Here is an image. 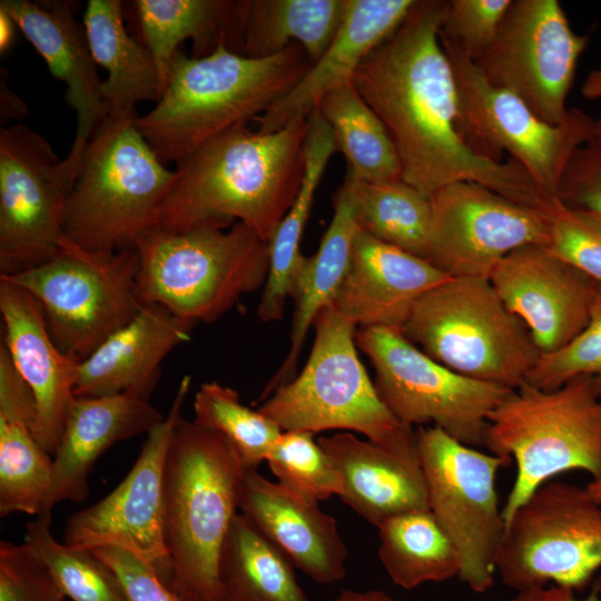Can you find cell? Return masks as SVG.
<instances>
[{
	"instance_id": "cell-1",
	"label": "cell",
	"mask_w": 601,
	"mask_h": 601,
	"mask_svg": "<svg viewBox=\"0 0 601 601\" xmlns=\"http://www.w3.org/2000/svg\"><path fill=\"white\" fill-rule=\"evenodd\" d=\"M446 9L444 0H416L363 60L352 83L385 125L403 181L428 197L453 183L472 181L543 209L548 201L520 165L480 156L461 135L455 78L440 36Z\"/></svg>"
},
{
	"instance_id": "cell-2",
	"label": "cell",
	"mask_w": 601,
	"mask_h": 601,
	"mask_svg": "<svg viewBox=\"0 0 601 601\" xmlns=\"http://www.w3.org/2000/svg\"><path fill=\"white\" fill-rule=\"evenodd\" d=\"M307 130L308 118L273 132L244 124L208 140L176 164L156 225L177 231L239 221L269 243L300 188Z\"/></svg>"
},
{
	"instance_id": "cell-3",
	"label": "cell",
	"mask_w": 601,
	"mask_h": 601,
	"mask_svg": "<svg viewBox=\"0 0 601 601\" xmlns=\"http://www.w3.org/2000/svg\"><path fill=\"white\" fill-rule=\"evenodd\" d=\"M311 67L297 43L264 58L238 55L224 43L203 57L178 50L160 99L137 117V128L165 165L177 164L214 137L265 112Z\"/></svg>"
},
{
	"instance_id": "cell-4",
	"label": "cell",
	"mask_w": 601,
	"mask_h": 601,
	"mask_svg": "<svg viewBox=\"0 0 601 601\" xmlns=\"http://www.w3.org/2000/svg\"><path fill=\"white\" fill-rule=\"evenodd\" d=\"M245 470L219 433L183 416L164 467L162 531L167 584L203 601H221L220 548L237 510Z\"/></svg>"
},
{
	"instance_id": "cell-5",
	"label": "cell",
	"mask_w": 601,
	"mask_h": 601,
	"mask_svg": "<svg viewBox=\"0 0 601 601\" xmlns=\"http://www.w3.org/2000/svg\"><path fill=\"white\" fill-rule=\"evenodd\" d=\"M108 115L92 134L65 205L63 235L81 248L119 252L157 224L176 181L136 125Z\"/></svg>"
},
{
	"instance_id": "cell-6",
	"label": "cell",
	"mask_w": 601,
	"mask_h": 601,
	"mask_svg": "<svg viewBox=\"0 0 601 601\" xmlns=\"http://www.w3.org/2000/svg\"><path fill=\"white\" fill-rule=\"evenodd\" d=\"M134 248L141 305H160L191 325L218 319L264 288L269 270V243L239 221L177 231L154 225Z\"/></svg>"
},
{
	"instance_id": "cell-7",
	"label": "cell",
	"mask_w": 601,
	"mask_h": 601,
	"mask_svg": "<svg viewBox=\"0 0 601 601\" xmlns=\"http://www.w3.org/2000/svg\"><path fill=\"white\" fill-rule=\"evenodd\" d=\"M484 446L515 461V479L502 508L505 525L558 474L581 470L600 480L601 386L590 375L551 391L524 383L489 415Z\"/></svg>"
},
{
	"instance_id": "cell-8",
	"label": "cell",
	"mask_w": 601,
	"mask_h": 601,
	"mask_svg": "<svg viewBox=\"0 0 601 601\" xmlns=\"http://www.w3.org/2000/svg\"><path fill=\"white\" fill-rule=\"evenodd\" d=\"M400 332L445 367L511 390L525 383L541 354L487 278H450L430 289Z\"/></svg>"
},
{
	"instance_id": "cell-9",
	"label": "cell",
	"mask_w": 601,
	"mask_h": 601,
	"mask_svg": "<svg viewBox=\"0 0 601 601\" xmlns=\"http://www.w3.org/2000/svg\"><path fill=\"white\" fill-rule=\"evenodd\" d=\"M313 327L314 342L303 370L258 410L282 431L348 430L387 446L414 439V427L391 414L362 364L356 325L327 306Z\"/></svg>"
},
{
	"instance_id": "cell-10",
	"label": "cell",
	"mask_w": 601,
	"mask_h": 601,
	"mask_svg": "<svg viewBox=\"0 0 601 601\" xmlns=\"http://www.w3.org/2000/svg\"><path fill=\"white\" fill-rule=\"evenodd\" d=\"M138 269L135 248L93 252L63 237L50 259L0 274V279L38 300L57 346L81 362L144 306L137 294Z\"/></svg>"
},
{
	"instance_id": "cell-11",
	"label": "cell",
	"mask_w": 601,
	"mask_h": 601,
	"mask_svg": "<svg viewBox=\"0 0 601 601\" xmlns=\"http://www.w3.org/2000/svg\"><path fill=\"white\" fill-rule=\"evenodd\" d=\"M601 568V504L585 487L549 481L505 525L495 573L516 592L583 590Z\"/></svg>"
},
{
	"instance_id": "cell-12",
	"label": "cell",
	"mask_w": 601,
	"mask_h": 601,
	"mask_svg": "<svg viewBox=\"0 0 601 601\" xmlns=\"http://www.w3.org/2000/svg\"><path fill=\"white\" fill-rule=\"evenodd\" d=\"M355 342L375 371L381 401L401 424L433 423L465 445L484 446L489 415L513 390L445 367L397 329L361 327Z\"/></svg>"
},
{
	"instance_id": "cell-13",
	"label": "cell",
	"mask_w": 601,
	"mask_h": 601,
	"mask_svg": "<svg viewBox=\"0 0 601 601\" xmlns=\"http://www.w3.org/2000/svg\"><path fill=\"white\" fill-rule=\"evenodd\" d=\"M415 432L428 510L457 553L460 580L484 592L494 582L505 534L495 479L511 460L465 445L435 426Z\"/></svg>"
},
{
	"instance_id": "cell-14",
	"label": "cell",
	"mask_w": 601,
	"mask_h": 601,
	"mask_svg": "<svg viewBox=\"0 0 601 601\" xmlns=\"http://www.w3.org/2000/svg\"><path fill=\"white\" fill-rule=\"evenodd\" d=\"M441 43L455 78L457 121L464 140L476 154L494 161H503L501 156L506 152L546 201L558 200L561 174L580 140L585 112L570 108L563 125H549L514 93L491 83L459 45L443 36Z\"/></svg>"
},
{
	"instance_id": "cell-15",
	"label": "cell",
	"mask_w": 601,
	"mask_h": 601,
	"mask_svg": "<svg viewBox=\"0 0 601 601\" xmlns=\"http://www.w3.org/2000/svg\"><path fill=\"white\" fill-rule=\"evenodd\" d=\"M588 42L559 1L512 0L495 39L475 62L491 83L514 93L544 122L561 126Z\"/></svg>"
},
{
	"instance_id": "cell-16",
	"label": "cell",
	"mask_w": 601,
	"mask_h": 601,
	"mask_svg": "<svg viewBox=\"0 0 601 601\" xmlns=\"http://www.w3.org/2000/svg\"><path fill=\"white\" fill-rule=\"evenodd\" d=\"M72 186L63 159L26 125L0 131V274L43 264L59 249Z\"/></svg>"
},
{
	"instance_id": "cell-17",
	"label": "cell",
	"mask_w": 601,
	"mask_h": 601,
	"mask_svg": "<svg viewBox=\"0 0 601 601\" xmlns=\"http://www.w3.org/2000/svg\"><path fill=\"white\" fill-rule=\"evenodd\" d=\"M191 384L185 375L164 420L148 434L134 466L108 495L71 514L63 543L92 551L117 548L139 558L166 582L170 563L164 541V467L175 426Z\"/></svg>"
},
{
	"instance_id": "cell-18",
	"label": "cell",
	"mask_w": 601,
	"mask_h": 601,
	"mask_svg": "<svg viewBox=\"0 0 601 601\" xmlns=\"http://www.w3.org/2000/svg\"><path fill=\"white\" fill-rule=\"evenodd\" d=\"M426 260L452 278H487L511 252L549 244L545 209L509 199L480 184L456 181L431 196Z\"/></svg>"
},
{
	"instance_id": "cell-19",
	"label": "cell",
	"mask_w": 601,
	"mask_h": 601,
	"mask_svg": "<svg viewBox=\"0 0 601 601\" xmlns=\"http://www.w3.org/2000/svg\"><path fill=\"white\" fill-rule=\"evenodd\" d=\"M489 280L542 354L563 348L583 331L600 284L543 245L511 252Z\"/></svg>"
},
{
	"instance_id": "cell-20",
	"label": "cell",
	"mask_w": 601,
	"mask_h": 601,
	"mask_svg": "<svg viewBox=\"0 0 601 601\" xmlns=\"http://www.w3.org/2000/svg\"><path fill=\"white\" fill-rule=\"evenodd\" d=\"M28 41L45 59L53 77L66 86V104L77 117L76 135L65 167L73 184L82 155L96 129L108 117L97 65L83 23L76 20L68 1L1 0Z\"/></svg>"
},
{
	"instance_id": "cell-21",
	"label": "cell",
	"mask_w": 601,
	"mask_h": 601,
	"mask_svg": "<svg viewBox=\"0 0 601 601\" xmlns=\"http://www.w3.org/2000/svg\"><path fill=\"white\" fill-rule=\"evenodd\" d=\"M0 313L4 331L1 343L36 401L35 436L53 456L76 397L80 361L57 346L38 300L24 289L1 279Z\"/></svg>"
},
{
	"instance_id": "cell-22",
	"label": "cell",
	"mask_w": 601,
	"mask_h": 601,
	"mask_svg": "<svg viewBox=\"0 0 601 601\" xmlns=\"http://www.w3.org/2000/svg\"><path fill=\"white\" fill-rule=\"evenodd\" d=\"M450 278L427 260L358 229L329 306L356 326L401 331L415 303Z\"/></svg>"
},
{
	"instance_id": "cell-23",
	"label": "cell",
	"mask_w": 601,
	"mask_h": 601,
	"mask_svg": "<svg viewBox=\"0 0 601 601\" xmlns=\"http://www.w3.org/2000/svg\"><path fill=\"white\" fill-rule=\"evenodd\" d=\"M317 442L339 476L338 496L372 525L428 509L416 432L413 440L392 446L351 433L321 436Z\"/></svg>"
},
{
	"instance_id": "cell-24",
	"label": "cell",
	"mask_w": 601,
	"mask_h": 601,
	"mask_svg": "<svg viewBox=\"0 0 601 601\" xmlns=\"http://www.w3.org/2000/svg\"><path fill=\"white\" fill-rule=\"evenodd\" d=\"M239 510L290 562L315 582L331 584L346 574V546L336 520L257 472L245 471Z\"/></svg>"
},
{
	"instance_id": "cell-25",
	"label": "cell",
	"mask_w": 601,
	"mask_h": 601,
	"mask_svg": "<svg viewBox=\"0 0 601 601\" xmlns=\"http://www.w3.org/2000/svg\"><path fill=\"white\" fill-rule=\"evenodd\" d=\"M416 0H346L342 23L326 51L282 98L253 120L260 132L308 118L331 91L351 83L363 60L404 21Z\"/></svg>"
},
{
	"instance_id": "cell-26",
	"label": "cell",
	"mask_w": 601,
	"mask_h": 601,
	"mask_svg": "<svg viewBox=\"0 0 601 601\" xmlns=\"http://www.w3.org/2000/svg\"><path fill=\"white\" fill-rule=\"evenodd\" d=\"M164 417L149 398L135 393L76 396L52 456L51 486L42 512H51L62 501L83 502L97 460L117 442L148 434Z\"/></svg>"
},
{
	"instance_id": "cell-27",
	"label": "cell",
	"mask_w": 601,
	"mask_h": 601,
	"mask_svg": "<svg viewBox=\"0 0 601 601\" xmlns=\"http://www.w3.org/2000/svg\"><path fill=\"white\" fill-rule=\"evenodd\" d=\"M194 325L160 305H144L78 365L75 396L135 393L149 398L164 358L190 341Z\"/></svg>"
},
{
	"instance_id": "cell-28",
	"label": "cell",
	"mask_w": 601,
	"mask_h": 601,
	"mask_svg": "<svg viewBox=\"0 0 601 601\" xmlns=\"http://www.w3.org/2000/svg\"><path fill=\"white\" fill-rule=\"evenodd\" d=\"M33 394L0 344V515L38 516L52 479L51 455L37 441Z\"/></svg>"
},
{
	"instance_id": "cell-29",
	"label": "cell",
	"mask_w": 601,
	"mask_h": 601,
	"mask_svg": "<svg viewBox=\"0 0 601 601\" xmlns=\"http://www.w3.org/2000/svg\"><path fill=\"white\" fill-rule=\"evenodd\" d=\"M358 229L351 186L344 178L334 201L333 218L317 252L313 256L303 255L296 268L289 294L295 303L289 349L283 364L264 388L259 401H265L295 377L307 332L317 315L334 299L347 272Z\"/></svg>"
},
{
	"instance_id": "cell-30",
	"label": "cell",
	"mask_w": 601,
	"mask_h": 601,
	"mask_svg": "<svg viewBox=\"0 0 601 601\" xmlns=\"http://www.w3.org/2000/svg\"><path fill=\"white\" fill-rule=\"evenodd\" d=\"M346 0H238L231 51L264 58L299 45L312 65L342 23Z\"/></svg>"
},
{
	"instance_id": "cell-31",
	"label": "cell",
	"mask_w": 601,
	"mask_h": 601,
	"mask_svg": "<svg viewBox=\"0 0 601 601\" xmlns=\"http://www.w3.org/2000/svg\"><path fill=\"white\" fill-rule=\"evenodd\" d=\"M121 8L118 0H89L83 12L92 58L108 72L101 85L108 115L132 111L140 101L157 102L164 92L154 57L127 32Z\"/></svg>"
},
{
	"instance_id": "cell-32",
	"label": "cell",
	"mask_w": 601,
	"mask_h": 601,
	"mask_svg": "<svg viewBox=\"0 0 601 601\" xmlns=\"http://www.w3.org/2000/svg\"><path fill=\"white\" fill-rule=\"evenodd\" d=\"M335 151L331 128L316 109L308 117L305 169L300 188L269 242V270L258 305V317L263 322L278 321L284 316L293 278L303 257L300 240L315 193Z\"/></svg>"
},
{
	"instance_id": "cell-33",
	"label": "cell",
	"mask_w": 601,
	"mask_h": 601,
	"mask_svg": "<svg viewBox=\"0 0 601 601\" xmlns=\"http://www.w3.org/2000/svg\"><path fill=\"white\" fill-rule=\"evenodd\" d=\"M131 3L140 40L154 57L164 89L171 60L183 41H193V57L206 56L219 43L230 48L237 1L136 0Z\"/></svg>"
},
{
	"instance_id": "cell-34",
	"label": "cell",
	"mask_w": 601,
	"mask_h": 601,
	"mask_svg": "<svg viewBox=\"0 0 601 601\" xmlns=\"http://www.w3.org/2000/svg\"><path fill=\"white\" fill-rule=\"evenodd\" d=\"M221 601H308L294 564L246 515L237 513L218 559Z\"/></svg>"
},
{
	"instance_id": "cell-35",
	"label": "cell",
	"mask_w": 601,
	"mask_h": 601,
	"mask_svg": "<svg viewBox=\"0 0 601 601\" xmlns=\"http://www.w3.org/2000/svg\"><path fill=\"white\" fill-rule=\"evenodd\" d=\"M317 109L336 151L346 159L347 177L362 183L401 179V162L385 125L352 82L327 93Z\"/></svg>"
},
{
	"instance_id": "cell-36",
	"label": "cell",
	"mask_w": 601,
	"mask_h": 601,
	"mask_svg": "<svg viewBox=\"0 0 601 601\" xmlns=\"http://www.w3.org/2000/svg\"><path fill=\"white\" fill-rule=\"evenodd\" d=\"M377 529L378 558L396 585L411 590L459 577L457 553L428 509L393 516Z\"/></svg>"
},
{
	"instance_id": "cell-37",
	"label": "cell",
	"mask_w": 601,
	"mask_h": 601,
	"mask_svg": "<svg viewBox=\"0 0 601 601\" xmlns=\"http://www.w3.org/2000/svg\"><path fill=\"white\" fill-rule=\"evenodd\" d=\"M349 183L357 226L375 239L426 260L432 201L402 179Z\"/></svg>"
},
{
	"instance_id": "cell-38",
	"label": "cell",
	"mask_w": 601,
	"mask_h": 601,
	"mask_svg": "<svg viewBox=\"0 0 601 601\" xmlns=\"http://www.w3.org/2000/svg\"><path fill=\"white\" fill-rule=\"evenodd\" d=\"M51 512L27 523L24 542L46 562L65 597L71 601H131L124 583L92 551L58 542Z\"/></svg>"
},
{
	"instance_id": "cell-39",
	"label": "cell",
	"mask_w": 601,
	"mask_h": 601,
	"mask_svg": "<svg viewBox=\"0 0 601 601\" xmlns=\"http://www.w3.org/2000/svg\"><path fill=\"white\" fill-rule=\"evenodd\" d=\"M195 422L221 434L245 471L266 461L282 428L259 410L242 404L239 394L213 381L200 385L194 400Z\"/></svg>"
},
{
	"instance_id": "cell-40",
	"label": "cell",
	"mask_w": 601,
	"mask_h": 601,
	"mask_svg": "<svg viewBox=\"0 0 601 601\" xmlns=\"http://www.w3.org/2000/svg\"><path fill=\"white\" fill-rule=\"evenodd\" d=\"M313 435L304 431H283L266 461L278 483L318 503L339 494L341 480Z\"/></svg>"
},
{
	"instance_id": "cell-41",
	"label": "cell",
	"mask_w": 601,
	"mask_h": 601,
	"mask_svg": "<svg viewBox=\"0 0 601 601\" xmlns=\"http://www.w3.org/2000/svg\"><path fill=\"white\" fill-rule=\"evenodd\" d=\"M582 375L593 376L601 386V284L583 331L563 348L541 353L525 383L551 391Z\"/></svg>"
},
{
	"instance_id": "cell-42",
	"label": "cell",
	"mask_w": 601,
	"mask_h": 601,
	"mask_svg": "<svg viewBox=\"0 0 601 601\" xmlns=\"http://www.w3.org/2000/svg\"><path fill=\"white\" fill-rule=\"evenodd\" d=\"M550 237L545 246L556 257L601 284V219L559 199L545 206Z\"/></svg>"
},
{
	"instance_id": "cell-43",
	"label": "cell",
	"mask_w": 601,
	"mask_h": 601,
	"mask_svg": "<svg viewBox=\"0 0 601 601\" xmlns=\"http://www.w3.org/2000/svg\"><path fill=\"white\" fill-rule=\"evenodd\" d=\"M558 199L601 219V116L587 114L580 140L563 167Z\"/></svg>"
},
{
	"instance_id": "cell-44",
	"label": "cell",
	"mask_w": 601,
	"mask_h": 601,
	"mask_svg": "<svg viewBox=\"0 0 601 601\" xmlns=\"http://www.w3.org/2000/svg\"><path fill=\"white\" fill-rule=\"evenodd\" d=\"M50 569L28 544L0 542V601H63Z\"/></svg>"
},
{
	"instance_id": "cell-45",
	"label": "cell",
	"mask_w": 601,
	"mask_h": 601,
	"mask_svg": "<svg viewBox=\"0 0 601 601\" xmlns=\"http://www.w3.org/2000/svg\"><path fill=\"white\" fill-rule=\"evenodd\" d=\"M512 0H451L441 36L476 61L495 39Z\"/></svg>"
},
{
	"instance_id": "cell-46",
	"label": "cell",
	"mask_w": 601,
	"mask_h": 601,
	"mask_svg": "<svg viewBox=\"0 0 601 601\" xmlns=\"http://www.w3.org/2000/svg\"><path fill=\"white\" fill-rule=\"evenodd\" d=\"M92 552L117 573L131 601H203L174 591L158 572L117 548H99Z\"/></svg>"
},
{
	"instance_id": "cell-47",
	"label": "cell",
	"mask_w": 601,
	"mask_h": 601,
	"mask_svg": "<svg viewBox=\"0 0 601 601\" xmlns=\"http://www.w3.org/2000/svg\"><path fill=\"white\" fill-rule=\"evenodd\" d=\"M601 579L594 584L589 595L584 599H577L571 589L551 585L550 588H538L524 592L509 601H601Z\"/></svg>"
},
{
	"instance_id": "cell-48",
	"label": "cell",
	"mask_w": 601,
	"mask_h": 601,
	"mask_svg": "<svg viewBox=\"0 0 601 601\" xmlns=\"http://www.w3.org/2000/svg\"><path fill=\"white\" fill-rule=\"evenodd\" d=\"M26 115L24 104L8 89L6 82H1V120L8 117L23 118Z\"/></svg>"
},
{
	"instance_id": "cell-49",
	"label": "cell",
	"mask_w": 601,
	"mask_h": 601,
	"mask_svg": "<svg viewBox=\"0 0 601 601\" xmlns=\"http://www.w3.org/2000/svg\"><path fill=\"white\" fill-rule=\"evenodd\" d=\"M581 93L585 99L601 101V65L585 76Z\"/></svg>"
},
{
	"instance_id": "cell-50",
	"label": "cell",
	"mask_w": 601,
	"mask_h": 601,
	"mask_svg": "<svg viewBox=\"0 0 601 601\" xmlns=\"http://www.w3.org/2000/svg\"><path fill=\"white\" fill-rule=\"evenodd\" d=\"M16 29H18L14 20L4 11L0 10V52H6L14 39Z\"/></svg>"
},
{
	"instance_id": "cell-51",
	"label": "cell",
	"mask_w": 601,
	"mask_h": 601,
	"mask_svg": "<svg viewBox=\"0 0 601 601\" xmlns=\"http://www.w3.org/2000/svg\"><path fill=\"white\" fill-rule=\"evenodd\" d=\"M335 601H366V594L356 591H343Z\"/></svg>"
},
{
	"instance_id": "cell-52",
	"label": "cell",
	"mask_w": 601,
	"mask_h": 601,
	"mask_svg": "<svg viewBox=\"0 0 601 601\" xmlns=\"http://www.w3.org/2000/svg\"><path fill=\"white\" fill-rule=\"evenodd\" d=\"M585 489L590 495L601 504V479L589 482Z\"/></svg>"
},
{
	"instance_id": "cell-53",
	"label": "cell",
	"mask_w": 601,
	"mask_h": 601,
	"mask_svg": "<svg viewBox=\"0 0 601 601\" xmlns=\"http://www.w3.org/2000/svg\"><path fill=\"white\" fill-rule=\"evenodd\" d=\"M366 601H393L385 592L383 591H368L365 592Z\"/></svg>"
}]
</instances>
